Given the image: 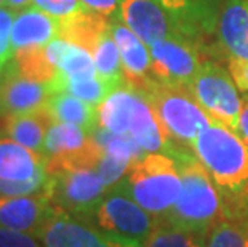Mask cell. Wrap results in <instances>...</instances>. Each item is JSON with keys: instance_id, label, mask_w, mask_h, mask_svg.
<instances>
[{"instance_id": "1", "label": "cell", "mask_w": 248, "mask_h": 247, "mask_svg": "<svg viewBox=\"0 0 248 247\" xmlns=\"http://www.w3.org/2000/svg\"><path fill=\"white\" fill-rule=\"evenodd\" d=\"M171 157H175L181 175V193L163 222L183 228L212 231L226 215L219 190L197 156L178 149Z\"/></svg>"}, {"instance_id": "2", "label": "cell", "mask_w": 248, "mask_h": 247, "mask_svg": "<svg viewBox=\"0 0 248 247\" xmlns=\"http://www.w3.org/2000/svg\"><path fill=\"white\" fill-rule=\"evenodd\" d=\"M221 194L234 199L248 194V145L223 124L212 122L192 145Z\"/></svg>"}, {"instance_id": "3", "label": "cell", "mask_w": 248, "mask_h": 247, "mask_svg": "<svg viewBox=\"0 0 248 247\" xmlns=\"http://www.w3.org/2000/svg\"><path fill=\"white\" fill-rule=\"evenodd\" d=\"M122 183L130 196L155 218H165L181 193L175 157L163 152H149L135 161Z\"/></svg>"}, {"instance_id": "4", "label": "cell", "mask_w": 248, "mask_h": 247, "mask_svg": "<svg viewBox=\"0 0 248 247\" xmlns=\"http://www.w3.org/2000/svg\"><path fill=\"white\" fill-rule=\"evenodd\" d=\"M50 201L76 217L92 218L109 188L93 167L46 161Z\"/></svg>"}, {"instance_id": "5", "label": "cell", "mask_w": 248, "mask_h": 247, "mask_svg": "<svg viewBox=\"0 0 248 247\" xmlns=\"http://www.w3.org/2000/svg\"><path fill=\"white\" fill-rule=\"evenodd\" d=\"M142 95L149 99L170 138L191 148L202 130L213 122L186 87L154 82Z\"/></svg>"}, {"instance_id": "6", "label": "cell", "mask_w": 248, "mask_h": 247, "mask_svg": "<svg viewBox=\"0 0 248 247\" xmlns=\"http://www.w3.org/2000/svg\"><path fill=\"white\" fill-rule=\"evenodd\" d=\"M187 90L213 122L223 124L237 132L242 98L229 71L215 63L203 61Z\"/></svg>"}, {"instance_id": "7", "label": "cell", "mask_w": 248, "mask_h": 247, "mask_svg": "<svg viewBox=\"0 0 248 247\" xmlns=\"http://www.w3.org/2000/svg\"><path fill=\"white\" fill-rule=\"evenodd\" d=\"M39 239L45 247H142L138 239L109 233L93 220L76 217L56 206Z\"/></svg>"}, {"instance_id": "8", "label": "cell", "mask_w": 248, "mask_h": 247, "mask_svg": "<svg viewBox=\"0 0 248 247\" xmlns=\"http://www.w3.org/2000/svg\"><path fill=\"white\" fill-rule=\"evenodd\" d=\"M92 220L109 233L141 243L157 227V218L130 196L122 181L109 188L93 212Z\"/></svg>"}, {"instance_id": "9", "label": "cell", "mask_w": 248, "mask_h": 247, "mask_svg": "<svg viewBox=\"0 0 248 247\" xmlns=\"http://www.w3.org/2000/svg\"><path fill=\"white\" fill-rule=\"evenodd\" d=\"M152 56V77L162 85L189 87L203 61L195 39L187 35L170 37L149 47Z\"/></svg>"}, {"instance_id": "10", "label": "cell", "mask_w": 248, "mask_h": 247, "mask_svg": "<svg viewBox=\"0 0 248 247\" xmlns=\"http://www.w3.org/2000/svg\"><path fill=\"white\" fill-rule=\"evenodd\" d=\"M53 95L50 83H44L23 76L10 60L5 63L0 74V113L5 115H18L34 113L46 108Z\"/></svg>"}, {"instance_id": "11", "label": "cell", "mask_w": 248, "mask_h": 247, "mask_svg": "<svg viewBox=\"0 0 248 247\" xmlns=\"http://www.w3.org/2000/svg\"><path fill=\"white\" fill-rule=\"evenodd\" d=\"M119 15L131 33L149 47L163 39L186 35L175 18L154 0H122Z\"/></svg>"}, {"instance_id": "12", "label": "cell", "mask_w": 248, "mask_h": 247, "mask_svg": "<svg viewBox=\"0 0 248 247\" xmlns=\"http://www.w3.org/2000/svg\"><path fill=\"white\" fill-rule=\"evenodd\" d=\"M109 29L119 47L125 83L141 93L146 92L155 82L152 77V56L149 45H146L135 33H131L128 26L120 19V15L110 18Z\"/></svg>"}, {"instance_id": "13", "label": "cell", "mask_w": 248, "mask_h": 247, "mask_svg": "<svg viewBox=\"0 0 248 247\" xmlns=\"http://www.w3.org/2000/svg\"><path fill=\"white\" fill-rule=\"evenodd\" d=\"M53 210L55 204L44 194L0 198V227L39 238Z\"/></svg>"}, {"instance_id": "14", "label": "cell", "mask_w": 248, "mask_h": 247, "mask_svg": "<svg viewBox=\"0 0 248 247\" xmlns=\"http://www.w3.org/2000/svg\"><path fill=\"white\" fill-rule=\"evenodd\" d=\"M48 178L46 157L0 135V181H34Z\"/></svg>"}, {"instance_id": "15", "label": "cell", "mask_w": 248, "mask_h": 247, "mask_svg": "<svg viewBox=\"0 0 248 247\" xmlns=\"http://www.w3.org/2000/svg\"><path fill=\"white\" fill-rule=\"evenodd\" d=\"M56 37H60V21L34 5L15 15L12 29L13 53L29 47H45Z\"/></svg>"}, {"instance_id": "16", "label": "cell", "mask_w": 248, "mask_h": 247, "mask_svg": "<svg viewBox=\"0 0 248 247\" xmlns=\"http://www.w3.org/2000/svg\"><path fill=\"white\" fill-rule=\"evenodd\" d=\"M171 15L187 37L197 39L215 31L218 0H154Z\"/></svg>"}, {"instance_id": "17", "label": "cell", "mask_w": 248, "mask_h": 247, "mask_svg": "<svg viewBox=\"0 0 248 247\" xmlns=\"http://www.w3.org/2000/svg\"><path fill=\"white\" fill-rule=\"evenodd\" d=\"M218 26L229 56L248 61V0H226Z\"/></svg>"}, {"instance_id": "18", "label": "cell", "mask_w": 248, "mask_h": 247, "mask_svg": "<svg viewBox=\"0 0 248 247\" xmlns=\"http://www.w3.org/2000/svg\"><path fill=\"white\" fill-rule=\"evenodd\" d=\"M55 120L48 113V109H39L34 113H26L18 115H7L5 135L18 141L26 148L32 149L44 156L45 138Z\"/></svg>"}, {"instance_id": "19", "label": "cell", "mask_w": 248, "mask_h": 247, "mask_svg": "<svg viewBox=\"0 0 248 247\" xmlns=\"http://www.w3.org/2000/svg\"><path fill=\"white\" fill-rule=\"evenodd\" d=\"M138 90L130 85L117 87L98 106V127L115 135H128Z\"/></svg>"}, {"instance_id": "20", "label": "cell", "mask_w": 248, "mask_h": 247, "mask_svg": "<svg viewBox=\"0 0 248 247\" xmlns=\"http://www.w3.org/2000/svg\"><path fill=\"white\" fill-rule=\"evenodd\" d=\"M46 109L55 122L78 125L87 132H93L98 127V106H93L67 92L53 93L46 103Z\"/></svg>"}, {"instance_id": "21", "label": "cell", "mask_w": 248, "mask_h": 247, "mask_svg": "<svg viewBox=\"0 0 248 247\" xmlns=\"http://www.w3.org/2000/svg\"><path fill=\"white\" fill-rule=\"evenodd\" d=\"M208 231L162 222L142 241V247H207Z\"/></svg>"}, {"instance_id": "22", "label": "cell", "mask_w": 248, "mask_h": 247, "mask_svg": "<svg viewBox=\"0 0 248 247\" xmlns=\"http://www.w3.org/2000/svg\"><path fill=\"white\" fill-rule=\"evenodd\" d=\"M94 66H96L98 76L103 81L109 82L110 85L120 87L124 85V69H122V60H120L119 47L110 34V29L104 31L99 35V39L92 50Z\"/></svg>"}, {"instance_id": "23", "label": "cell", "mask_w": 248, "mask_h": 247, "mask_svg": "<svg viewBox=\"0 0 248 247\" xmlns=\"http://www.w3.org/2000/svg\"><path fill=\"white\" fill-rule=\"evenodd\" d=\"M50 87L53 93L67 92L74 97L83 99V101L93 104V106H99L109 93L117 88L110 85L109 82L103 81L99 76L90 79H66L61 74H58L56 81Z\"/></svg>"}, {"instance_id": "24", "label": "cell", "mask_w": 248, "mask_h": 247, "mask_svg": "<svg viewBox=\"0 0 248 247\" xmlns=\"http://www.w3.org/2000/svg\"><path fill=\"white\" fill-rule=\"evenodd\" d=\"M12 61L23 76L44 83H50V85L60 74L58 67L51 65L46 58L45 47H29V49L15 51Z\"/></svg>"}, {"instance_id": "25", "label": "cell", "mask_w": 248, "mask_h": 247, "mask_svg": "<svg viewBox=\"0 0 248 247\" xmlns=\"http://www.w3.org/2000/svg\"><path fill=\"white\" fill-rule=\"evenodd\" d=\"M58 71L66 79H90L98 76L92 51L76 44H71L69 50L60 61Z\"/></svg>"}, {"instance_id": "26", "label": "cell", "mask_w": 248, "mask_h": 247, "mask_svg": "<svg viewBox=\"0 0 248 247\" xmlns=\"http://www.w3.org/2000/svg\"><path fill=\"white\" fill-rule=\"evenodd\" d=\"M207 247H248V222L223 220L210 231Z\"/></svg>"}, {"instance_id": "27", "label": "cell", "mask_w": 248, "mask_h": 247, "mask_svg": "<svg viewBox=\"0 0 248 247\" xmlns=\"http://www.w3.org/2000/svg\"><path fill=\"white\" fill-rule=\"evenodd\" d=\"M32 5L44 13L53 16L60 23L88 10L80 0H32Z\"/></svg>"}, {"instance_id": "28", "label": "cell", "mask_w": 248, "mask_h": 247, "mask_svg": "<svg viewBox=\"0 0 248 247\" xmlns=\"http://www.w3.org/2000/svg\"><path fill=\"white\" fill-rule=\"evenodd\" d=\"M130 167H131V162L119 159V157L104 152L103 159L98 164L96 170L99 173V177H101V180L106 183V186L110 188L124 180V177L126 175Z\"/></svg>"}, {"instance_id": "29", "label": "cell", "mask_w": 248, "mask_h": 247, "mask_svg": "<svg viewBox=\"0 0 248 247\" xmlns=\"http://www.w3.org/2000/svg\"><path fill=\"white\" fill-rule=\"evenodd\" d=\"M15 13L8 7H0V63H8L13 58L12 29Z\"/></svg>"}, {"instance_id": "30", "label": "cell", "mask_w": 248, "mask_h": 247, "mask_svg": "<svg viewBox=\"0 0 248 247\" xmlns=\"http://www.w3.org/2000/svg\"><path fill=\"white\" fill-rule=\"evenodd\" d=\"M0 247H45L37 236L0 227Z\"/></svg>"}, {"instance_id": "31", "label": "cell", "mask_w": 248, "mask_h": 247, "mask_svg": "<svg viewBox=\"0 0 248 247\" xmlns=\"http://www.w3.org/2000/svg\"><path fill=\"white\" fill-rule=\"evenodd\" d=\"M229 74L237 90L248 95V61L229 56Z\"/></svg>"}, {"instance_id": "32", "label": "cell", "mask_w": 248, "mask_h": 247, "mask_svg": "<svg viewBox=\"0 0 248 247\" xmlns=\"http://www.w3.org/2000/svg\"><path fill=\"white\" fill-rule=\"evenodd\" d=\"M92 12L101 15L104 18H114L120 12V2L122 0H80Z\"/></svg>"}, {"instance_id": "33", "label": "cell", "mask_w": 248, "mask_h": 247, "mask_svg": "<svg viewBox=\"0 0 248 247\" xmlns=\"http://www.w3.org/2000/svg\"><path fill=\"white\" fill-rule=\"evenodd\" d=\"M237 133L248 145V95L242 99V113L239 117V125H237Z\"/></svg>"}, {"instance_id": "34", "label": "cell", "mask_w": 248, "mask_h": 247, "mask_svg": "<svg viewBox=\"0 0 248 247\" xmlns=\"http://www.w3.org/2000/svg\"><path fill=\"white\" fill-rule=\"evenodd\" d=\"M31 3H32V0H5V7H8L13 12H16V10L19 12V10L28 8Z\"/></svg>"}, {"instance_id": "35", "label": "cell", "mask_w": 248, "mask_h": 247, "mask_svg": "<svg viewBox=\"0 0 248 247\" xmlns=\"http://www.w3.org/2000/svg\"><path fill=\"white\" fill-rule=\"evenodd\" d=\"M3 66H5L3 63H0V74H2V71H3Z\"/></svg>"}, {"instance_id": "36", "label": "cell", "mask_w": 248, "mask_h": 247, "mask_svg": "<svg viewBox=\"0 0 248 247\" xmlns=\"http://www.w3.org/2000/svg\"><path fill=\"white\" fill-rule=\"evenodd\" d=\"M5 5V0H0V7H3Z\"/></svg>"}]
</instances>
